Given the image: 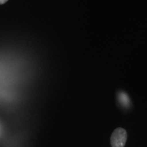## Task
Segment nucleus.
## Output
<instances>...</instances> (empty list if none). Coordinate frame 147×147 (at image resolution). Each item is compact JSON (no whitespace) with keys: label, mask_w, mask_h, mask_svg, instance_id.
Masks as SVG:
<instances>
[{"label":"nucleus","mask_w":147,"mask_h":147,"mask_svg":"<svg viewBox=\"0 0 147 147\" xmlns=\"http://www.w3.org/2000/svg\"><path fill=\"white\" fill-rule=\"evenodd\" d=\"M127 135L125 129L123 128H117L112 134L110 143L112 147H124L125 145Z\"/></svg>","instance_id":"nucleus-1"},{"label":"nucleus","mask_w":147,"mask_h":147,"mask_svg":"<svg viewBox=\"0 0 147 147\" xmlns=\"http://www.w3.org/2000/svg\"><path fill=\"white\" fill-rule=\"evenodd\" d=\"M8 1V0H0V4H3V3H5Z\"/></svg>","instance_id":"nucleus-2"}]
</instances>
